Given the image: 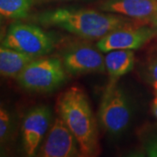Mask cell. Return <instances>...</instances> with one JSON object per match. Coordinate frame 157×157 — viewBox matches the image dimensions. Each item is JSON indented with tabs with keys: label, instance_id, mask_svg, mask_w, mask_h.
<instances>
[{
	"label": "cell",
	"instance_id": "6da1fadb",
	"mask_svg": "<svg viewBox=\"0 0 157 157\" xmlns=\"http://www.w3.org/2000/svg\"><path fill=\"white\" fill-rule=\"evenodd\" d=\"M35 20L45 26L57 27L90 40H99L116 29L135 23L129 17L106 11L74 8L45 11Z\"/></svg>",
	"mask_w": 157,
	"mask_h": 157
},
{
	"label": "cell",
	"instance_id": "7a4b0ae2",
	"mask_svg": "<svg viewBox=\"0 0 157 157\" xmlns=\"http://www.w3.org/2000/svg\"><path fill=\"white\" fill-rule=\"evenodd\" d=\"M56 109L59 116L78 141L81 155H98L100 153L98 127L84 91L78 86L67 88L58 97Z\"/></svg>",
	"mask_w": 157,
	"mask_h": 157
},
{
	"label": "cell",
	"instance_id": "3957f363",
	"mask_svg": "<svg viewBox=\"0 0 157 157\" xmlns=\"http://www.w3.org/2000/svg\"><path fill=\"white\" fill-rule=\"evenodd\" d=\"M67 74L60 59L40 57L31 62L16 78L24 89L45 94L59 87L66 81Z\"/></svg>",
	"mask_w": 157,
	"mask_h": 157
},
{
	"label": "cell",
	"instance_id": "277c9868",
	"mask_svg": "<svg viewBox=\"0 0 157 157\" xmlns=\"http://www.w3.org/2000/svg\"><path fill=\"white\" fill-rule=\"evenodd\" d=\"M1 45L38 59L54 49L55 40L50 33L35 25L17 22L8 28Z\"/></svg>",
	"mask_w": 157,
	"mask_h": 157
},
{
	"label": "cell",
	"instance_id": "5b68a950",
	"mask_svg": "<svg viewBox=\"0 0 157 157\" xmlns=\"http://www.w3.org/2000/svg\"><path fill=\"white\" fill-rule=\"evenodd\" d=\"M131 114L128 97L120 86L103 94L98 119L107 133L117 135L124 132L130 123Z\"/></svg>",
	"mask_w": 157,
	"mask_h": 157
},
{
	"label": "cell",
	"instance_id": "8992f818",
	"mask_svg": "<svg viewBox=\"0 0 157 157\" xmlns=\"http://www.w3.org/2000/svg\"><path fill=\"white\" fill-rule=\"evenodd\" d=\"M157 35L153 26L134 23L116 29L99 39L96 47L102 52L113 50H137Z\"/></svg>",
	"mask_w": 157,
	"mask_h": 157
},
{
	"label": "cell",
	"instance_id": "52a82bcc",
	"mask_svg": "<svg viewBox=\"0 0 157 157\" xmlns=\"http://www.w3.org/2000/svg\"><path fill=\"white\" fill-rule=\"evenodd\" d=\"M37 155L41 157L82 156L76 138L59 116L52 121Z\"/></svg>",
	"mask_w": 157,
	"mask_h": 157
},
{
	"label": "cell",
	"instance_id": "ba28073f",
	"mask_svg": "<svg viewBox=\"0 0 157 157\" xmlns=\"http://www.w3.org/2000/svg\"><path fill=\"white\" fill-rule=\"evenodd\" d=\"M62 63L71 75L106 72L105 56L97 47L78 44L72 45L63 53Z\"/></svg>",
	"mask_w": 157,
	"mask_h": 157
},
{
	"label": "cell",
	"instance_id": "9c48e42d",
	"mask_svg": "<svg viewBox=\"0 0 157 157\" xmlns=\"http://www.w3.org/2000/svg\"><path fill=\"white\" fill-rule=\"evenodd\" d=\"M52 113L46 106L31 109L24 118L21 127L24 151L27 156L38 154L41 141L52 125Z\"/></svg>",
	"mask_w": 157,
	"mask_h": 157
},
{
	"label": "cell",
	"instance_id": "30bf717a",
	"mask_svg": "<svg viewBox=\"0 0 157 157\" xmlns=\"http://www.w3.org/2000/svg\"><path fill=\"white\" fill-rule=\"evenodd\" d=\"M99 9L137 22H151L157 15V0H104Z\"/></svg>",
	"mask_w": 157,
	"mask_h": 157
},
{
	"label": "cell",
	"instance_id": "8fae6325",
	"mask_svg": "<svg viewBox=\"0 0 157 157\" xmlns=\"http://www.w3.org/2000/svg\"><path fill=\"white\" fill-rule=\"evenodd\" d=\"M135 65V53L132 50H113L105 55L106 72L108 74V82L104 94L111 92L117 86L118 80L131 72Z\"/></svg>",
	"mask_w": 157,
	"mask_h": 157
},
{
	"label": "cell",
	"instance_id": "7c38bea8",
	"mask_svg": "<svg viewBox=\"0 0 157 157\" xmlns=\"http://www.w3.org/2000/svg\"><path fill=\"white\" fill-rule=\"evenodd\" d=\"M36 58L19 51L1 45L0 73L6 78H17L23 70Z\"/></svg>",
	"mask_w": 157,
	"mask_h": 157
},
{
	"label": "cell",
	"instance_id": "4fadbf2b",
	"mask_svg": "<svg viewBox=\"0 0 157 157\" xmlns=\"http://www.w3.org/2000/svg\"><path fill=\"white\" fill-rule=\"evenodd\" d=\"M35 0H0V15L7 19H22L29 15Z\"/></svg>",
	"mask_w": 157,
	"mask_h": 157
},
{
	"label": "cell",
	"instance_id": "5bb4252c",
	"mask_svg": "<svg viewBox=\"0 0 157 157\" xmlns=\"http://www.w3.org/2000/svg\"><path fill=\"white\" fill-rule=\"evenodd\" d=\"M11 128V115L7 109L3 106L0 108V141L1 145L6 143Z\"/></svg>",
	"mask_w": 157,
	"mask_h": 157
},
{
	"label": "cell",
	"instance_id": "9a60e30c",
	"mask_svg": "<svg viewBox=\"0 0 157 157\" xmlns=\"http://www.w3.org/2000/svg\"><path fill=\"white\" fill-rule=\"evenodd\" d=\"M142 149L144 155L157 157V134L149 135L147 138L142 145Z\"/></svg>",
	"mask_w": 157,
	"mask_h": 157
},
{
	"label": "cell",
	"instance_id": "2e32d148",
	"mask_svg": "<svg viewBox=\"0 0 157 157\" xmlns=\"http://www.w3.org/2000/svg\"><path fill=\"white\" fill-rule=\"evenodd\" d=\"M147 76L155 90H157V53L150 58L147 67Z\"/></svg>",
	"mask_w": 157,
	"mask_h": 157
},
{
	"label": "cell",
	"instance_id": "e0dca14e",
	"mask_svg": "<svg viewBox=\"0 0 157 157\" xmlns=\"http://www.w3.org/2000/svg\"><path fill=\"white\" fill-rule=\"evenodd\" d=\"M151 108L153 114L157 119V90H155V96H154V99H153Z\"/></svg>",
	"mask_w": 157,
	"mask_h": 157
},
{
	"label": "cell",
	"instance_id": "ac0fdd59",
	"mask_svg": "<svg viewBox=\"0 0 157 157\" xmlns=\"http://www.w3.org/2000/svg\"><path fill=\"white\" fill-rule=\"evenodd\" d=\"M150 24H151V25L154 27V28L155 29V31L157 32V15L155 16V17H154L153 19H152V21L150 22Z\"/></svg>",
	"mask_w": 157,
	"mask_h": 157
},
{
	"label": "cell",
	"instance_id": "d6986e66",
	"mask_svg": "<svg viewBox=\"0 0 157 157\" xmlns=\"http://www.w3.org/2000/svg\"><path fill=\"white\" fill-rule=\"evenodd\" d=\"M42 1H45V2H48V1H71V0H42Z\"/></svg>",
	"mask_w": 157,
	"mask_h": 157
}]
</instances>
